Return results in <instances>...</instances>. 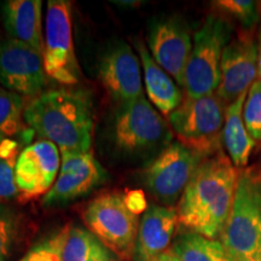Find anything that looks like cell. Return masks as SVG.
<instances>
[{"label": "cell", "instance_id": "4fadbf2b", "mask_svg": "<svg viewBox=\"0 0 261 261\" xmlns=\"http://www.w3.org/2000/svg\"><path fill=\"white\" fill-rule=\"evenodd\" d=\"M259 45L248 33L238 34L225 47L220 67V84L217 93L228 106L247 93L257 79Z\"/></svg>", "mask_w": 261, "mask_h": 261}, {"label": "cell", "instance_id": "7c38bea8", "mask_svg": "<svg viewBox=\"0 0 261 261\" xmlns=\"http://www.w3.org/2000/svg\"><path fill=\"white\" fill-rule=\"evenodd\" d=\"M107 174L91 151H62L61 168L51 190L44 196V205H58L87 195L102 185Z\"/></svg>", "mask_w": 261, "mask_h": 261}, {"label": "cell", "instance_id": "ac0fdd59", "mask_svg": "<svg viewBox=\"0 0 261 261\" xmlns=\"http://www.w3.org/2000/svg\"><path fill=\"white\" fill-rule=\"evenodd\" d=\"M136 47L143 65V76L149 100L163 115H171L184 100L180 86L156 63L144 42L137 41Z\"/></svg>", "mask_w": 261, "mask_h": 261}, {"label": "cell", "instance_id": "7402d4cb", "mask_svg": "<svg viewBox=\"0 0 261 261\" xmlns=\"http://www.w3.org/2000/svg\"><path fill=\"white\" fill-rule=\"evenodd\" d=\"M24 98L0 86V140L12 139L23 128Z\"/></svg>", "mask_w": 261, "mask_h": 261}, {"label": "cell", "instance_id": "30bf717a", "mask_svg": "<svg viewBox=\"0 0 261 261\" xmlns=\"http://www.w3.org/2000/svg\"><path fill=\"white\" fill-rule=\"evenodd\" d=\"M42 55L15 39L0 41V85L22 97H37L46 85Z\"/></svg>", "mask_w": 261, "mask_h": 261}, {"label": "cell", "instance_id": "2e32d148", "mask_svg": "<svg viewBox=\"0 0 261 261\" xmlns=\"http://www.w3.org/2000/svg\"><path fill=\"white\" fill-rule=\"evenodd\" d=\"M178 225L177 210L160 204L149 205L139 221L133 259L154 261L169 249Z\"/></svg>", "mask_w": 261, "mask_h": 261}, {"label": "cell", "instance_id": "ffe728a7", "mask_svg": "<svg viewBox=\"0 0 261 261\" xmlns=\"http://www.w3.org/2000/svg\"><path fill=\"white\" fill-rule=\"evenodd\" d=\"M62 261H122L87 228H63Z\"/></svg>", "mask_w": 261, "mask_h": 261}, {"label": "cell", "instance_id": "603a6c76", "mask_svg": "<svg viewBox=\"0 0 261 261\" xmlns=\"http://www.w3.org/2000/svg\"><path fill=\"white\" fill-rule=\"evenodd\" d=\"M19 156V145L14 139L0 140V202L18 200L16 184V163Z\"/></svg>", "mask_w": 261, "mask_h": 261}, {"label": "cell", "instance_id": "f1b7e54d", "mask_svg": "<svg viewBox=\"0 0 261 261\" xmlns=\"http://www.w3.org/2000/svg\"><path fill=\"white\" fill-rule=\"evenodd\" d=\"M259 65H257V79L261 81V32L259 38Z\"/></svg>", "mask_w": 261, "mask_h": 261}, {"label": "cell", "instance_id": "83f0119b", "mask_svg": "<svg viewBox=\"0 0 261 261\" xmlns=\"http://www.w3.org/2000/svg\"><path fill=\"white\" fill-rule=\"evenodd\" d=\"M154 261H180V260H179V257L175 255L174 252L169 248V249L166 250V252H163L161 255L156 257Z\"/></svg>", "mask_w": 261, "mask_h": 261}, {"label": "cell", "instance_id": "7a4b0ae2", "mask_svg": "<svg viewBox=\"0 0 261 261\" xmlns=\"http://www.w3.org/2000/svg\"><path fill=\"white\" fill-rule=\"evenodd\" d=\"M24 121L41 139L60 151H91L93 108L85 91L52 90L41 92L25 106Z\"/></svg>", "mask_w": 261, "mask_h": 261}, {"label": "cell", "instance_id": "4316f807", "mask_svg": "<svg viewBox=\"0 0 261 261\" xmlns=\"http://www.w3.org/2000/svg\"><path fill=\"white\" fill-rule=\"evenodd\" d=\"M62 244H63V230L54 237L33 247L18 261H62Z\"/></svg>", "mask_w": 261, "mask_h": 261}, {"label": "cell", "instance_id": "9c48e42d", "mask_svg": "<svg viewBox=\"0 0 261 261\" xmlns=\"http://www.w3.org/2000/svg\"><path fill=\"white\" fill-rule=\"evenodd\" d=\"M204 159L180 142H172L145 169L146 188L162 205L173 208Z\"/></svg>", "mask_w": 261, "mask_h": 261}, {"label": "cell", "instance_id": "44dd1931", "mask_svg": "<svg viewBox=\"0 0 261 261\" xmlns=\"http://www.w3.org/2000/svg\"><path fill=\"white\" fill-rule=\"evenodd\" d=\"M171 249L180 261H233L220 241L191 231L179 234Z\"/></svg>", "mask_w": 261, "mask_h": 261}, {"label": "cell", "instance_id": "8fae6325", "mask_svg": "<svg viewBox=\"0 0 261 261\" xmlns=\"http://www.w3.org/2000/svg\"><path fill=\"white\" fill-rule=\"evenodd\" d=\"M61 151L50 140L40 139L19 152L16 163L18 200L28 202L46 195L58 177Z\"/></svg>", "mask_w": 261, "mask_h": 261}, {"label": "cell", "instance_id": "d6986e66", "mask_svg": "<svg viewBox=\"0 0 261 261\" xmlns=\"http://www.w3.org/2000/svg\"><path fill=\"white\" fill-rule=\"evenodd\" d=\"M247 93H243L226 107L223 128V144L227 156L238 169L246 168L250 154L256 145L243 121V107Z\"/></svg>", "mask_w": 261, "mask_h": 261}, {"label": "cell", "instance_id": "9a60e30c", "mask_svg": "<svg viewBox=\"0 0 261 261\" xmlns=\"http://www.w3.org/2000/svg\"><path fill=\"white\" fill-rule=\"evenodd\" d=\"M98 73L103 87L114 99L123 104L143 97L140 61L125 42L104 55Z\"/></svg>", "mask_w": 261, "mask_h": 261}, {"label": "cell", "instance_id": "8992f818", "mask_svg": "<svg viewBox=\"0 0 261 261\" xmlns=\"http://www.w3.org/2000/svg\"><path fill=\"white\" fill-rule=\"evenodd\" d=\"M83 219L87 230L119 259H133L139 219L121 194L98 196L86 207Z\"/></svg>", "mask_w": 261, "mask_h": 261}, {"label": "cell", "instance_id": "6da1fadb", "mask_svg": "<svg viewBox=\"0 0 261 261\" xmlns=\"http://www.w3.org/2000/svg\"><path fill=\"white\" fill-rule=\"evenodd\" d=\"M240 169L223 150L198 166L177 204L179 225L191 232L217 240L231 208Z\"/></svg>", "mask_w": 261, "mask_h": 261}, {"label": "cell", "instance_id": "5b68a950", "mask_svg": "<svg viewBox=\"0 0 261 261\" xmlns=\"http://www.w3.org/2000/svg\"><path fill=\"white\" fill-rule=\"evenodd\" d=\"M232 25L217 15H210L195 33L190 58L184 74L185 96L200 98L217 92L220 84L221 58L231 41Z\"/></svg>", "mask_w": 261, "mask_h": 261}, {"label": "cell", "instance_id": "277c9868", "mask_svg": "<svg viewBox=\"0 0 261 261\" xmlns=\"http://www.w3.org/2000/svg\"><path fill=\"white\" fill-rule=\"evenodd\" d=\"M226 107L217 93L200 98L185 96L167 116L168 123L182 145L210 158L221 150Z\"/></svg>", "mask_w": 261, "mask_h": 261}, {"label": "cell", "instance_id": "ba28073f", "mask_svg": "<svg viewBox=\"0 0 261 261\" xmlns=\"http://www.w3.org/2000/svg\"><path fill=\"white\" fill-rule=\"evenodd\" d=\"M42 60L45 73L52 80L68 86L80 80L73 44L70 2L50 0L47 3Z\"/></svg>", "mask_w": 261, "mask_h": 261}, {"label": "cell", "instance_id": "52a82bcc", "mask_svg": "<svg viewBox=\"0 0 261 261\" xmlns=\"http://www.w3.org/2000/svg\"><path fill=\"white\" fill-rule=\"evenodd\" d=\"M114 138L117 148L127 154H144L168 146L173 132L159 110L143 96L120 108L114 122Z\"/></svg>", "mask_w": 261, "mask_h": 261}, {"label": "cell", "instance_id": "5bb4252c", "mask_svg": "<svg viewBox=\"0 0 261 261\" xmlns=\"http://www.w3.org/2000/svg\"><path fill=\"white\" fill-rule=\"evenodd\" d=\"M188 25L179 17H165L150 25L149 52L156 63L182 89L184 74L192 50Z\"/></svg>", "mask_w": 261, "mask_h": 261}, {"label": "cell", "instance_id": "cb8c5ba5", "mask_svg": "<svg viewBox=\"0 0 261 261\" xmlns=\"http://www.w3.org/2000/svg\"><path fill=\"white\" fill-rule=\"evenodd\" d=\"M21 215L14 208L0 202V261H11L19 243Z\"/></svg>", "mask_w": 261, "mask_h": 261}, {"label": "cell", "instance_id": "484cf974", "mask_svg": "<svg viewBox=\"0 0 261 261\" xmlns=\"http://www.w3.org/2000/svg\"><path fill=\"white\" fill-rule=\"evenodd\" d=\"M218 9L232 16L244 27H253L259 21L260 12L256 2L250 0H219L214 3Z\"/></svg>", "mask_w": 261, "mask_h": 261}, {"label": "cell", "instance_id": "e0dca14e", "mask_svg": "<svg viewBox=\"0 0 261 261\" xmlns=\"http://www.w3.org/2000/svg\"><path fill=\"white\" fill-rule=\"evenodd\" d=\"M3 23L10 38L15 39L42 55V2L8 0L2 5Z\"/></svg>", "mask_w": 261, "mask_h": 261}, {"label": "cell", "instance_id": "3957f363", "mask_svg": "<svg viewBox=\"0 0 261 261\" xmlns=\"http://www.w3.org/2000/svg\"><path fill=\"white\" fill-rule=\"evenodd\" d=\"M220 242L233 261H261V169H240Z\"/></svg>", "mask_w": 261, "mask_h": 261}, {"label": "cell", "instance_id": "d4e9b609", "mask_svg": "<svg viewBox=\"0 0 261 261\" xmlns=\"http://www.w3.org/2000/svg\"><path fill=\"white\" fill-rule=\"evenodd\" d=\"M243 121L256 144H261V81L256 79L248 90L243 107Z\"/></svg>", "mask_w": 261, "mask_h": 261}]
</instances>
